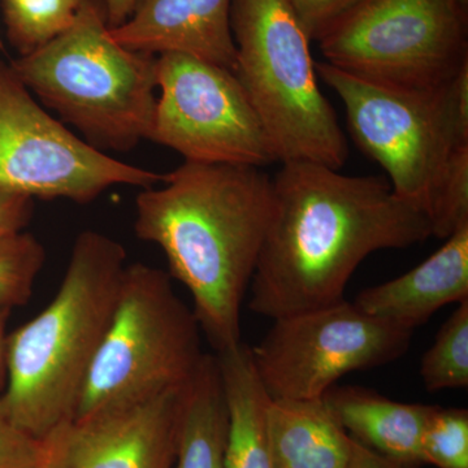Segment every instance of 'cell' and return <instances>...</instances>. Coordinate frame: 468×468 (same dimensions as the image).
<instances>
[{"label":"cell","mask_w":468,"mask_h":468,"mask_svg":"<svg viewBox=\"0 0 468 468\" xmlns=\"http://www.w3.org/2000/svg\"><path fill=\"white\" fill-rule=\"evenodd\" d=\"M282 165L249 288L257 315L275 320L337 303L372 252L433 237L427 215L399 199L387 177L307 160Z\"/></svg>","instance_id":"obj_1"},{"label":"cell","mask_w":468,"mask_h":468,"mask_svg":"<svg viewBox=\"0 0 468 468\" xmlns=\"http://www.w3.org/2000/svg\"><path fill=\"white\" fill-rule=\"evenodd\" d=\"M272 177L263 168L184 162L135 198L134 232L165 252L217 351L241 343V306L266 234Z\"/></svg>","instance_id":"obj_2"},{"label":"cell","mask_w":468,"mask_h":468,"mask_svg":"<svg viewBox=\"0 0 468 468\" xmlns=\"http://www.w3.org/2000/svg\"><path fill=\"white\" fill-rule=\"evenodd\" d=\"M125 267L122 243L97 230L80 233L57 295L7 335L0 409L37 440L75 417Z\"/></svg>","instance_id":"obj_3"},{"label":"cell","mask_w":468,"mask_h":468,"mask_svg":"<svg viewBox=\"0 0 468 468\" xmlns=\"http://www.w3.org/2000/svg\"><path fill=\"white\" fill-rule=\"evenodd\" d=\"M34 98L95 149L149 141L158 101L155 55L111 37L103 0H84L66 33L11 63Z\"/></svg>","instance_id":"obj_4"},{"label":"cell","mask_w":468,"mask_h":468,"mask_svg":"<svg viewBox=\"0 0 468 468\" xmlns=\"http://www.w3.org/2000/svg\"><path fill=\"white\" fill-rule=\"evenodd\" d=\"M233 73L266 129L277 162L341 169L349 156L318 85L311 38L288 0H232Z\"/></svg>","instance_id":"obj_5"},{"label":"cell","mask_w":468,"mask_h":468,"mask_svg":"<svg viewBox=\"0 0 468 468\" xmlns=\"http://www.w3.org/2000/svg\"><path fill=\"white\" fill-rule=\"evenodd\" d=\"M315 68L343 101L356 146L384 168L399 199L430 218L452 162L468 149V67L433 90L375 84L325 61Z\"/></svg>","instance_id":"obj_6"},{"label":"cell","mask_w":468,"mask_h":468,"mask_svg":"<svg viewBox=\"0 0 468 468\" xmlns=\"http://www.w3.org/2000/svg\"><path fill=\"white\" fill-rule=\"evenodd\" d=\"M199 334L194 311L176 294L168 272L126 264L112 318L72 419L189 384L206 356Z\"/></svg>","instance_id":"obj_7"},{"label":"cell","mask_w":468,"mask_h":468,"mask_svg":"<svg viewBox=\"0 0 468 468\" xmlns=\"http://www.w3.org/2000/svg\"><path fill=\"white\" fill-rule=\"evenodd\" d=\"M316 42L350 75L433 90L468 67V11L455 0H358Z\"/></svg>","instance_id":"obj_8"},{"label":"cell","mask_w":468,"mask_h":468,"mask_svg":"<svg viewBox=\"0 0 468 468\" xmlns=\"http://www.w3.org/2000/svg\"><path fill=\"white\" fill-rule=\"evenodd\" d=\"M162 181L73 133L0 60V194L84 205L116 185L147 189Z\"/></svg>","instance_id":"obj_9"},{"label":"cell","mask_w":468,"mask_h":468,"mask_svg":"<svg viewBox=\"0 0 468 468\" xmlns=\"http://www.w3.org/2000/svg\"><path fill=\"white\" fill-rule=\"evenodd\" d=\"M412 334L343 300L273 320L251 356L271 399H323L345 375L401 358Z\"/></svg>","instance_id":"obj_10"},{"label":"cell","mask_w":468,"mask_h":468,"mask_svg":"<svg viewBox=\"0 0 468 468\" xmlns=\"http://www.w3.org/2000/svg\"><path fill=\"white\" fill-rule=\"evenodd\" d=\"M158 101L150 140L185 162L264 168L272 144L232 69L192 55L156 57Z\"/></svg>","instance_id":"obj_11"},{"label":"cell","mask_w":468,"mask_h":468,"mask_svg":"<svg viewBox=\"0 0 468 468\" xmlns=\"http://www.w3.org/2000/svg\"><path fill=\"white\" fill-rule=\"evenodd\" d=\"M186 387L60 424L39 468H172Z\"/></svg>","instance_id":"obj_12"},{"label":"cell","mask_w":468,"mask_h":468,"mask_svg":"<svg viewBox=\"0 0 468 468\" xmlns=\"http://www.w3.org/2000/svg\"><path fill=\"white\" fill-rule=\"evenodd\" d=\"M232 0H138L131 17L110 27L129 50L158 55L180 52L232 69Z\"/></svg>","instance_id":"obj_13"},{"label":"cell","mask_w":468,"mask_h":468,"mask_svg":"<svg viewBox=\"0 0 468 468\" xmlns=\"http://www.w3.org/2000/svg\"><path fill=\"white\" fill-rule=\"evenodd\" d=\"M443 241L419 266L365 289L354 303L369 315L414 331L446 304L468 300V224Z\"/></svg>","instance_id":"obj_14"},{"label":"cell","mask_w":468,"mask_h":468,"mask_svg":"<svg viewBox=\"0 0 468 468\" xmlns=\"http://www.w3.org/2000/svg\"><path fill=\"white\" fill-rule=\"evenodd\" d=\"M323 399L351 439L381 457L418 467L421 439L436 405L397 402L360 387H332Z\"/></svg>","instance_id":"obj_15"},{"label":"cell","mask_w":468,"mask_h":468,"mask_svg":"<svg viewBox=\"0 0 468 468\" xmlns=\"http://www.w3.org/2000/svg\"><path fill=\"white\" fill-rule=\"evenodd\" d=\"M215 356L227 406L224 467L275 468L268 436L271 397L255 368L251 347L241 341Z\"/></svg>","instance_id":"obj_16"},{"label":"cell","mask_w":468,"mask_h":468,"mask_svg":"<svg viewBox=\"0 0 468 468\" xmlns=\"http://www.w3.org/2000/svg\"><path fill=\"white\" fill-rule=\"evenodd\" d=\"M268 436L275 468H349L353 439L324 399H271Z\"/></svg>","instance_id":"obj_17"},{"label":"cell","mask_w":468,"mask_h":468,"mask_svg":"<svg viewBox=\"0 0 468 468\" xmlns=\"http://www.w3.org/2000/svg\"><path fill=\"white\" fill-rule=\"evenodd\" d=\"M227 406L217 356L206 354L185 389L172 468H226Z\"/></svg>","instance_id":"obj_18"},{"label":"cell","mask_w":468,"mask_h":468,"mask_svg":"<svg viewBox=\"0 0 468 468\" xmlns=\"http://www.w3.org/2000/svg\"><path fill=\"white\" fill-rule=\"evenodd\" d=\"M84 0H3L9 42L30 54L66 33Z\"/></svg>","instance_id":"obj_19"},{"label":"cell","mask_w":468,"mask_h":468,"mask_svg":"<svg viewBox=\"0 0 468 468\" xmlns=\"http://www.w3.org/2000/svg\"><path fill=\"white\" fill-rule=\"evenodd\" d=\"M420 377L430 392L468 387V300L440 328L421 359Z\"/></svg>","instance_id":"obj_20"},{"label":"cell","mask_w":468,"mask_h":468,"mask_svg":"<svg viewBox=\"0 0 468 468\" xmlns=\"http://www.w3.org/2000/svg\"><path fill=\"white\" fill-rule=\"evenodd\" d=\"M46 263L41 242L20 232L0 242V310L26 304Z\"/></svg>","instance_id":"obj_21"},{"label":"cell","mask_w":468,"mask_h":468,"mask_svg":"<svg viewBox=\"0 0 468 468\" xmlns=\"http://www.w3.org/2000/svg\"><path fill=\"white\" fill-rule=\"evenodd\" d=\"M423 463L437 468H468V411L437 406L421 439Z\"/></svg>","instance_id":"obj_22"},{"label":"cell","mask_w":468,"mask_h":468,"mask_svg":"<svg viewBox=\"0 0 468 468\" xmlns=\"http://www.w3.org/2000/svg\"><path fill=\"white\" fill-rule=\"evenodd\" d=\"M42 441L15 426L0 409V468H39Z\"/></svg>","instance_id":"obj_23"},{"label":"cell","mask_w":468,"mask_h":468,"mask_svg":"<svg viewBox=\"0 0 468 468\" xmlns=\"http://www.w3.org/2000/svg\"><path fill=\"white\" fill-rule=\"evenodd\" d=\"M288 2L300 18L304 30L309 34L311 41H318L319 37L358 0H288Z\"/></svg>","instance_id":"obj_24"},{"label":"cell","mask_w":468,"mask_h":468,"mask_svg":"<svg viewBox=\"0 0 468 468\" xmlns=\"http://www.w3.org/2000/svg\"><path fill=\"white\" fill-rule=\"evenodd\" d=\"M34 199L18 194H0V242L24 232L32 220Z\"/></svg>","instance_id":"obj_25"},{"label":"cell","mask_w":468,"mask_h":468,"mask_svg":"<svg viewBox=\"0 0 468 468\" xmlns=\"http://www.w3.org/2000/svg\"><path fill=\"white\" fill-rule=\"evenodd\" d=\"M349 468H412L381 457L353 440V451Z\"/></svg>","instance_id":"obj_26"},{"label":"cell","mask_w":468,"mask_h":468,"mask_svg":"<svg viewBox=\"0 0 468 468\" xmlns=\"http://www.w3.org/2000/svg\"><path fill=\"white\" fill-rule=\"evenodd\" d=\"M103 2L107 23L110 27H116L131 17L138 0H103Z\"/></svg>","instance_id":"obj_27"},{"label":"cell","mask_w":468,"mask_h":468,"mask_svg":"<svg viewBox=\"0 0 468 468\" xmlns=\"http://www.w3.org/2000/svg\"><path fill=\"white\" fill-rule=\"evenodd\" d=\"M12 310H0V396L5 390L7 380V360H5V347H7V322Z\"/></svg>","instance_id":"obj_28"},{"label":"cell","mask_w":468,"mask_h":468,"mask_svg":"<svg viewBox=\"0 0 468 468\" xmlns=\"http://www.w3.org/2000/svg\"><path fill=\"white\" fill-rule=\"evenodd\" d=\"M455 2H457L462 8L466 9V11H468V0H455Z\"/></svg>","instance_id":"obj_29"},{"label":"cell","mask_w":468,"mask_h":468,"mask_svg":"<svg viewBox=\"0 0 468 468\" xmlns=\"http://www.w3.org/2000/svg\"><path fill=\"white\" fill-rule=\"evenodd\" d=\"M3 45H2V39H0V50H2Z\"/></svg>","instance_id":"obj_30"}]
</instances>
